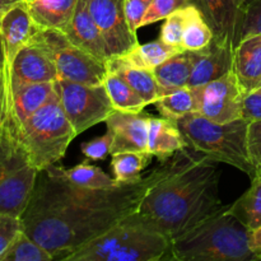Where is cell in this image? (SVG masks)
Returning a JSON list of instances; mask_svg holds the SVG:
<instances>
[{
  "label": "cell",
  "instance_id": "7a4b0ae2",
  "mask_svg": "<svg viewBox=\"0 0 261 261\" xmlns=\"http://www.w3.org/2000/svg\"><path fill=\"white\" fill-rule=\"evenodd\" d=\"M217 161L186 148L177 167L148 190L130 219L173 240L211 217L219 200Z\"/></svg>",
  "mask_w": 261,
  "mask_h": 261
},
{
  "label": "cell",
  "instance_id": "4dcf8cb0",
  "mask_svg": "<svg viewBox=\"0 0 261 261\" xmlns=\"http://www.w3.org/2000/svg\"><path fill=\"white\" fill-rule=\"evenodd\" d=\"M55 260L53 255L31 239L24 231H20L12 242L9 249L2 256L0 261H51Z\"/></svg>",
  "mask_w": 261,
  "mask_h": 261
},
{
  "label": "cell",
  "instance_id": "52a82bcc",
  "mask_svg": "<svg viewBox=\"0 0 261 261\" xmlns=\"http://www.w3.org/2000/svg\"><path fill=\"white\" fill-rule=\"evenodd\" d=\"M38 172L20 142L18 126L7 116L0 127V214L20 218Z\"/></svg>",
  "mask_w": 261,
  "mask_h": 261
},
{
  "label": "cell",
  "instance_id": "7bdbcfd3",
  "mask_svg": "<svg viewBox=\"0 0 261 261\" xmlns=\"http://www.w3.org/2000/svg\"><path fill=\"white\" fill-rule=\"evenodd\" d=\"M3 78V50L2 43H0V79Z\"/></svg>",
  "mask_w": 261,
  "mask_h": 261
},
{
  "label": "cell",
  "instance_id": "ab89813d",
  "mask_svg": "<svg viewBox=\"0 0 261 261\" xmlns=\"http://www.w3.org/2000/svg\"><path fill=\"white\" fill-rule=\"evenodd\" d=\"M8 116V89L4 76L0 79V127Z\"/></svg>",
  "mask_w": 261,
  "mask_h": 261
},
{
  "label": "cell",
  "instance_id": "d6986e66",
  "mask_svg": "<svg viewBox=\"0 0 261 261\" xmlns=\"http://www.w3.org/2000/svg\"><path fill=\"white\" fill-rule=\"evenodd\" d=\"M232 70L245 94L261 88V35L242 38L233 51Z\"/></svg>",
  "mask_w": 261,
  "mask_h": 261
},
{
  "label": "cell",
  "instance_id": "ee69618b",
  "mask_svg": "<svg viewBox=\"0 0 261 261\" xmlns=\"http://www.w3.org/2000/svg\"><path fill=\"white\" fill-rule=\"evenodd\" d=\"M25 2H27V3H32V2H35V0H25Z\"/></svg>",
  "mask_w": 261,
  "mask_h": 261
},
{
  "label": "cell",
  "instance_id": "f546056e",
  "mask_svg": "<svg viewBox=\"0 0 261 261\" xmlns=\"http://www.w3.org/2000/svg\"><path fill=\"white\" fill-rule=\"evenodd\" d=\"M63 173L71 181L73 184L83 188L88 189H109L119 185L116 180L110 177L107 173L99 167L93 165H89L88 162L79 163L74 167L65 168L61 167Z\"/></svg>",
  "mask_w": 261,
  "mask_h": 261
},
{
  "label": "cell",
  "instance_id": "4fadbf2b",
  "mask_svg": "<svg viewBox=\"0 0 261 261\" xmlns=\"http://www.w3.org/2000/svg\"><path fill=\"white\" fill-rule=\"evenodd\" d=\"M37 25L32 19L27 2L14 5L0 15V43L3 70H9L13 60L35 35Z\"/></svg>",
  "mask_w": 261,
  "mask_h": 261
},
{
  "label": "cell",
  "instance_id": "ffe728a7",
  "mask_svg": "<svg viewBox=\"0 0 261 261\" xmlns=\"http://www.w3.org/2000/svg\"><path fill=\"white\" fill-rule=\"evenodd\" d=\"M188 148L177 121L166 117L149 119L148 133V152L157 157L160 162H166L180 150Z\"/></svg>",
  "mask_w": 261,
  "mask_h": 261
},
{
  "label": "cell",
  "instance_id": "83f0119b",
  "mask_svg": "<svg viewBox=\"0 0 261 261\" xmlns=\"http://www.w3.org/2000/svg\"><path fill=\"white\" fill-rule=\"evenodd\" d=\"M153 154L145 152H122L112 155L111 167L117 184H129L139 180L143 171L152 161Z\"/></svg>",
  "mask_w": 261,
  "mask_h": 261
},
{
  "label": "cell",
  "instance_id": "9a60e30c",
  "mask_svg": "<svg viewBox=\"0 0 261 261\" xmlns=\"http://www.w3.org/2000/svg\"><path fill=\"white\" fill-rule=\"evenodd\" d=\"M3 75L12 83H47L59 78L54 61L32 40L20 48L9 70H3Z\"/></svg>",
  "mask_w": 261,
  "mask_h": 261
},
{
  "label": "cell",
  "instance_id": "e575fe53",
  "mask_svg": "<svg viewBox=\"0 0 261 261\" xmlns=\"http://www.w3.org/2000/svg\"><path fill=\"white\" fill-rule=\"evenodd\" d=\"M112 143H114V134L111 130L107 129V132L101 137L82 143L81 149L88 160L103 161L107 155L111 154Z\"/></svg>",
  "mask_w": 261,
  "mask_h": 261
},
{
  "label": "cell",
  "instance_id": "8d00e7d4",
  "mask_svg": "<svg viewBox=\"0 0 261 261\" xmlns=\"http://www.w3.org/2000/svg\"><path fill=\"white\" fill-rule=\"evenodd\" d=\"M20 231H22V222L19 217L0 214V259Z\"/></svg>",
  "mask_w": 261,
  "mask_h": 261
},
{
  "label": "cell",
  "instance_id": "3957f363",
  "mask_svg": "<svg viewBox=\"0 0 261 261\" xmlns=\"http://www.w3.org/2000/svg\"><path fill=\"white\" fill-rule=\"evenodd\" d=\"M251 229L223 205L211 217L171 240L168 259L180 261L256 260L251 246Z\"/></svg>",
  "mask_w": 261,
  "mask_h": 261
},
{
  "label": "cell",
  "instance_id": "d590c367",
  "mask_svg": "<svg viewBox=\"0 0 261 261\" xmlns=\"http://www.w3.org/2000/svg\"><path fill=\"white\" fill-rule=\"evenodd\" d=\"M246 139L250 162L257 175L261 173V119L249 121Z\"/></svg>",
  "mask_w": 261,
  "mask_h": 261
},
{
  "label": "cell",
  "instance_id": "b9f144b4",
  "mask_svg": "<svg viewBox=\"0 0 261 261\" xmlns=\"http://www.w3.org/2000/svg\"><path fill=\"white\" fill-rule=\"evenodd\" d=\"M22 2H25V0H0V15L7 12L8 9H10L12 7H14V5L19 4Z\"/></svg>",
  "mask_w": 261,
  "mask_h": 261
},
{
  "label": "cell",
  "instance_id": "1f68e13d",
  "mask_svg": "<svg viewBox=\"0 0 261 261\" xmlns=\"http://www.w3.org/2000/svg\"><path fill=\"white\" fill-rule=\"evenodd\" d=\"M185 8L172 13L165 19L161 30V40L177 50L185 51L184 48V31H185Z\"/></svg>",
  "mask_w": 261,
  "mask_h": 261
},
{
  "label": "cell",
  "instance_id": "6da1fadb",
  "mask_svg": "<svg viewBox=\"0 0 261 261\" xmlns=\"http://www.w3.org/2000/svg\"><path fill=\"white\" fill-rule=\"evenodd\" d=\"M185 149L139 180L109 189L75 185L64 175L61 166H50L38 172L20 216L22 229L54 259L63 260L135 213L148 190L177 167Z\"/></svg>",
  "mask_w": 261,
  "mask_h": 261
},
{
  "label": "cell",
  "instance_id": "8fae6325",
  "mask_svg": "<svg viewBox=\"0 0 261 261\" xmlns=\"http://www.w3.org/2000/svg\"><path fill=\"white\" fill-rule=\"evenodd\" d=\"M87 8L101 31L111 58L129 53L138 45L137 33L125 14V0H86Z\"/></svg>",
  "mask_w": 261,
  "mask_h": 261
},
{
  "label": "cell",
  "instance_id": "cb8c5ba5",
  "mask_svg": "<svg viewBox=\"0 0 261 261\" xmlns=\"http://www.w3.org/2000/svg\"><path fill=\"white\" fill-rule=\"evenodd\" d=\"M199 102H200V88L185 87L165 94L157 99L154 105L161 116L178 121L188 115L199 112Z\"/></svg>",
  "mask_w": 261,
  "mask_h": 261
},
{
  "label": "cell",
  "instance_id": "e0dca14e",
  "mask_svg": "<svg viewBox=\"0 0 261 261\" xmlns=\"http://www.w3.org/2000/svg\"><path fill=\"white\" fill-rule=\"evenodd\" d=\"M233 51L234 48L232 46L222 45L214 40H212V42L203 50L191 51L193 71L189 87H204L229 73L233 64Z\"/></svg>",
  "mask_w": 261,
  "mask_h": 261
},
{
  "label": "cell",
  "instance_id": "484cf974",
  "mask_svg": "<svg viewBox=\"0 0 261 261\" xmlns=\"http://www.w3.org/2000/svg\"><path fill=\"white\" fill-rule=\"evenodd\" d=\"M229 212L251 231L261 226V173L251 178V186L229 205Z\"/></svg>",
  "mask_w": 261,
  "mask_h": 261
},
{
  "label": "cell",
  "instance_id": "5b68a950",
  "mask_svg": "<svg viewBox=\"0 0 261 261\" xmlns=\"http://www.w3.org/2000/svg\"><path fill=\"white\" fill-rule=\"evenodd\" d=\"M177 125L189 148L217 162L233 166L250 178L256 176L247 153L249 120L242 117L219 124L199 112H194L178 120Z\"/></svg>",
  "mask_w": 261,
  "mask_h": 261
},
{
  "label": "cell",
  "instance_id": "9c48e42d",
  "mask_svg": "<svg viewBox=\"0 0 261 261\" xmlns=\"http://www.w3.org/2000/svg\"><path fill=\"white\" fill-rule=\"evenodd\" d=\"M61 106L76 135L105 122L115 111L103 84L78 83L64 78L55 82Z\"/></svg>",
  "mask_w": 261,
  "mask_h": 261
},
{
  "label": "cell",
  "instance_id": "277c9868",
  "mask_svg": "<svg viewBox=\"0 0 261 261\" xmlns=\"http://www.w3.org/2000/svg\"><path fill=\"white\" fill-rule=\"evenodd\" d=\"M170 244L162 233L127 217L61 261H160L167 256Z\"/></svg>",
  "mask_w": 261,
  "mask_h": 261
},
{
  "label": "cell",
  "instance_id": "836d02e7",
  "mask_svg": "<svg viewBox=\"0 0 261 261\" xmlns=\"http://www.w3.org/2000/svg\"><path fill=\"white\" fill-rule=\"evenodd\" d=\"M257 33L261 35V0H244L241 40Z\"/></svg>",
  "mask_w": 261,
  "mask_h": 261
},
{
  "label": "cell",
  "instance_id": "f1b7e54d",
  "mask_svg": "<svg viewBox=\"0 0 261 261\" xmlns=\"http://www.w3.org/2000/svg\"><path fill=\"white\" fill-rule=\"evenodd\" d=\"M185 17L184 48L188 51L203 50L213 40L211 27L195 4L185 8Z\"/></svg>",
  "mask_w": 261,
  "mask_h": 261
},
{
  "label": "cell",
  "instance_id": "7c38bea8",
  "mask_svg": "<svg viewBox=\"0 0 261 261\" xmlns=\"http://www.w3.org/2000/svg\"><path fill=\"white\" fill-rule=\"evenodd\" d=\"M213 33V40L236 48L241 40L244 0H194Z\"/></svg>",
  "mask_w": 261,
  "mask_h": 261
},
{
  "label": "cell",
  "instance_id": "ac0fdd59",
  "mask_svg": "<svg viewBox=\"0 0 261 261\" xmlns=\"http://www.w3.org/2000/svg\"><path fill=\"white\" fill-rule=\"evenodd\" d=\"M64 35L75 46L87 51L106 64L111 59V53L101 31L92 18L86 0H78L75 12L68 27L64 30Z\"/></svg>",
  "mask_w": 261,
  "mask_h": 261
},
{
  "label": "cell",
  "instance_id": "30bf717a",
  "mask_svg": "<svg viewBox=\"0 0 261 261\" xmlns=\"http://www.w3.org/2000/svg\"><path fill=\"white\" fill-rule=\"evenodd\" d=\"M199 88V114L219 124L242 119V107L246 94L233 70Z\"/></svg>",
  "mask_w": 261,
  "mask_h": 261
},
{
  "label": "cell",
  "instance_id": "5bb4252c",
  "mask_svg": "<svg viewBox=\"0 0 261 261\" xmlns=\"http://www.w3.org/2000/svg\"><path fill=\"white\" fill-rule=\"evenodd\" d=\"M150 115L145 112H124L115 110L105 122L114 134L111 155L122 152L148 150Z\"/></svg>",
  "mask_w": 261,
  "mask_h": 261
},
{
  "label": "cell",
  "instance_id": "74e56055",
  "mask_svg": "<svg viewBox=\"0 0 261 261\" xmlns=\"http://www.w3.org/2000/svg\"><path fill=\"white\" fill-rule=\"evenodd\" d=\"M153 0H125V14L130 28L137 33Z\"/></svg>",
  "mask_w": 261,
  "mask_h": 261
},
{
  "label": "cell",
  "instance_id": "4316f807",
  "mask_svg": "<svg viewBox=\"0 0 261 261\" xmlns=\"http://www.w3.org/2000/svg\"><path fill=\"white\" fill-rule=\"evenodd\" d=\"M103 86L114 105V109L117 111L142 112L147 106L144 99L124 79L112 71L107 70Z\"/></svg>",
  "mask_w": 261,
  "mask_h": 261
},
{
  "label": "cell",
  "instance_id": "7402d4cb",
  "mask_svg": "<svg viewBox=\"0 0 261 261\" xmlns=\"http://www.w3.org/2000/svg\"><path fill=\"white\" fill-rule=\"evenodd\" d=\"M78 0H35L28 3L30 13L40 30L64 32L73 18Z\"/></svg>",
  "mask_w": 261,
  "mask_h": 261
},
{
  "label": "cell",
  "instance_id": "2e32d148",
  "mask_svg": "<svg viewBox=\"0 0 261 261\" xmlns=\"http://www.w3.org/2000/svg\"><path fill=\"white\" fill-rule=\"evenodd\" d=\"M8 89V116L20 126L28 117L56 92L55 82L47 83H12L4 78Z\"/></svg>",
  "mask_w": 261,
  "mask_h": 261
},
{
  "label": "cell",
  "instance_id": "ba28073f",
  "mask_svg": "<svg viewBox=\"0 0 261 261\" xmlns=\"http://www.w3.org/2000/svg\"><path fill=\"white\" fill-rule=\"evenodd\" d=\"M32 41L50 56L58 69L59 78L91 86L103 84L107 75L106 64L74 45L64 32L37 27Z\"/></svg>",
  "mask_w": 261,
  "mask_h": 261
},
{
  "label": "cell",
  "instance_id": "d6a6232c",
  "mask_svg": "<svg viewBox=\"0 0 261 261\" xmlns=\"http://www.w3.org/2000/svg\"><path fill=\"white\" fill-rule=\"evenodd\" d=\"M191 4H194V0H153L149 10L143 19L142 27L166 19L170 14Z\"/></svg>",
  "mask_w": 261,
  "mask_h": 261
},
{
  "label": "cell",
  "instance_id": "60d3db41",
  "mask_svg": "<svg viewBox=\"0 0 261 261\" xmlns=\"http://www.w3.org/2000/svg\"><path fill=\"white\" fill-rule=\"evenodd\" d=\"M250 246H251V250L256 260H261V226L257 227L254 231H251Z\"/></svg>",
  "mask_w": 261,
  "mask_h": 261
},
{
  "label": "cell",
  "instance_id": "44dd1931",
  "mask_svg": "<svg viewBox=\"0 0 261 261\" xmlns=\"http://www.w3.org/2000/svg\"><path fill=\"white\" fill-rule=\"evenodd\" d=\"M106 68L109 71H112L124 79L147 105L154 103L157 99L165 96V92L155 81L152 70L130 65L119 58L110 59L106 63Z\"/></svg>",
  "mask_w": 261,
  "mask_h": 261
},
{
  "label": "cell",
  "instance_id": "8992f818",
  "mask_svg": "<svg viewBox=\"0 0 261 261\" xmlns=\"http://www.w3.org/2000/svg\"><path fill=\"white\" fill-rule=\"evenodd\" d=\"M18 135L38 171L55 165L65 155L76 133L64 112L58 89L50 101L18 126Z\"/></svg>",
  "mask_w": 261,
  "mask_h": 261
},
{
  "label": "cell",
  "instance_id": "603a6c76",
  "mask_svg": "<svg viewBox=\"0 0 261 261\" xmlns=\"http://www.w3.org/2000/svg\"><path fill=\"white\" fill-rule=\"evenodd\" d=\"M191 71H193V56L191 51H180L171 56L153 70L155 81L162 87L165 94L176 89L189 87Z\"/></svg>",
  "mask_w": 261,
  "mask_h": 261
},
{
  "label": "cell",
  "instance_id": "f35d334b",
  "mask_svg": "<svg viewBox=\"0 0 261 261\" xmlns=\"http://www.w3.org/2000/svg\"><path fill=\"white\" fill-rule=\"evenodd\" d=\"M242 117L249 121L261 119V88L245 96Z\"/></svg>",
  "mask_w": 261,
  "mask_h": 261
},
{
  "label": "cell",
  "instance_id": "d4e9b609",
  "mask_svg": "<svg viewBox=\"0 0 261 261\" xmlns=\"http://www.w3.org/2000/svg\"><path fill=\"white\" fill-rule=\"evenodd\" d=\"M177 53H180V50L168 45L160 38L157 41L143 43V45L138 43L129 53L121 56H115V58L121 59L122 61L130 64V65L153 71L163 61L170 59L171 56L176 55Z\"/></svg>",
  "mask_w": 261,
  "mask_h": 261
}]
</instances>
